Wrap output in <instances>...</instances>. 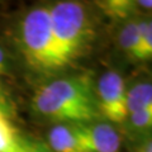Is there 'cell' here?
<instances>
[{"instance_id":"6da1fadb","label":"cell","mask_w":152,"mask_h":152,"mask_svg":"<svg viewBox=\"0 0 152 152\" xmlns=\"http://www.w3.org/2000/svg\"><path fill=\"white\" fill-rule=\"evenodd\" d=\"M32 107L47 119L58 124H79L95 122L100 117L96 88L86 74L55 79L37 90Z\"/></svg>"},{"instance_id":"7a4b0ae2","label":"cell","mask_w":152,"mask_h":152,"mask_svg":"<svg viewBox=\"0 0 152 152\" xmlns=\"http://www.w3.org/2000/svg\"><path fill=\"white\" fill-rule=\"evenodd\" d=\"M50 9L51 29L62 70L85 55L94 38L93 22L77 1H57Z\"/></svg>"},{"instance_id":"3957f363","label":"cell","mask_w":152,"mask_h":152,"mask_svg":"<svg viewBox=\"0 0 152 152\" xmlns=\"http://www.w3.org/2000/svg\"><path fill=\"white\" fill-rule=\"evenodd\" d=\"M19 41L22 53L31 69L42 74L62 70L52 37L48 7H36L23 17Z\"/></svg>"},{"instance_id":"277c9868","label":"cell","mask_w":152,"mask_h":152,"mask_svg":"<svg viewBox=\"0 0 152 152\" xmlns=\"http://www.w3.org/2000/svg\"><path fill=\"white\" fill-rule=\"evenodd\" d=\"M96 100L100 117L112 123L127 121V88L122 76L115 71L104 72L98 81Z\"/></svg>"},{"instance_id":"5b68a950","label":"cell","mask_w":152,"mask_h":152,"mask_svg":"<svg viewBox=\"0 0 152 152\" xmlns=\"http://www.w3.org/2000/svg\"><path fill=\"white\" fill-rule=\"evenodd\" d=\"M76 138L88 152H118L121 137L109 123H79L71 124Z\"/></svg>"},{"instance_id":"8992f818","label":"cell","mask_w":152,"mask_h":152,"mask_svg":"<svg viewBox=\"0 0 152 152\" xmlns=\"http://www.w3.org/2000/svg\"><path fill=\"white\" fill-rule=\"evenodd\" d=\"M48 142L53 152H88L76 138L71 124H56L50 131Z\"/></svg>"},{"instance_id":"52a82bcc","label":"cell","mask_w":152,"mask_h":152,"mask_svg":"<svg viewBox=\"0 0 152 152\" xmlns=\"http://www.w3.org/2000/svg\"><path fill=\"white\" fill-rule=\"evenodd\" d=\"M98 7L109 17L117 19H127L128 17L136 14V12L142 7L145 9L152 8V1H132V0H107L99 1Z\"/></svg>"},{"instance_id":"ba28073f","label":"cell","mask_w":152,"mask_h":152,"mask_svg":"<svg viewBox=\"0 0 152 152\" xmlns=\"http://www.w3.org/2000/svg\"><path fill=\"white\" fill-rule=\"evenodd\" d=\"M127 113L128 115L145 108L152 107V85L150 81H142L127 90ZM128 118V117H127Z\"/></svg>"},{"instance_id":"9c48e42d","label":"cell","mask_w":152,"mask_h":152,"mask_svg":"<svg viewBox=\"0 0 152 152\" xmlns=\"http://www.w3.org/2000/svg\"><path fill=\"white\" fill-rule=\"evenodd\" d=\"M140 20L132 19L127 22L119 33V45L123 52L129 58L138 61V45H140Z\"/></svg>"},{"instance_id":"30bf717a","label":"cell","mask_w":152,"mask_h":152,"mask_svg":"<svg viewBox=\"0 0 152 152\" xmlns=\"http://www.w3.org/2000/svg\"><path fill=\"white\" fill-rule=\"evenodd\" d=\"M18 142L17 129L9 121V117L0 113V152H9Z\"/></svg>"},{"instance_id":"8fae6325","label":"cell","mask_w":152,"mask_h":152,"mask_svg":"<svg viewBox=\"0 0 152 152\" xmlns=\"http://www.w3.org/2000/svg\"><path fill=\"white\" fill-rule=\"evenodd\" d=\"M140 45L138 61L150 60L152 56V23L151 20H140Z\"/></svg>"},{"instance_id":"7c38bea8","label":"cell","mask_w":152,"mask_h":152,"mask_svg":"<svg viewBox=\"0 0 152 152\" xmlns=\"http://www.w3.org/2000/svg\"><path fill=\"white\" fill-rule=\"evenodd\" d=\"M127 119L137 132H146L152 126V107L129 114Z\"/></svg>"},{"instance_id":"4fadbf2b","label":"cell","mask_w":152,"mask_h":152,"mask_svg":"<svg viewBox=\"0 0 152 152\" xmlns=\"http://www.w3.org/2000/svg\"><path fill=\"white\" fill-rule=\"evenodd\" d=\"M9 152H50L48 150H46L43 146L36 145V143H28V142H22L19 140V142L15 145L14 148H12Z\"/></svg>"},{"instance_id":"5bb4252c","label":"cell","mask_w":152,"mask_h":152,"mask_svg":"<svg viewBox=\"0 0 152 152\" xmlns=\"http://www.w3.org/2000/svg\"><path fill=\"white\" fill-rule=\"evenodd\" d=\"M0 113L7 117H9L12 113V104H10V100H9L8 95L5 93V90L3 88L1 83H0Z\"/></svg>"},{"instance_id":"9a60e30c","label":"cell","mask_w":152,"mask_h":152,"mask_svg":"<svg viewBox=\"0 0 152 152\" xmlns=\"http://www.w3.org/2000/svg\"><path fill=\"white\" fill-rule=\"evenodd\" d=\"M9 64H8V56L1 47H0V75H4L8 72Z\"/></svg>"},{"instance_id":"2e32d148","label":"cell","mask_w":152,"mask_h":152,"mask_svg":"<svg viewBox=\"0 0 152 152\" xmlns=\"http://www.w3.org/2000/svg\"><path fill=\"white\" fill-rule=\"evenodd\" d=\"M140 152H152V145H151V141L150 140L146 142L145 146L140 150Z\"/></svg>"}]
</instances>
